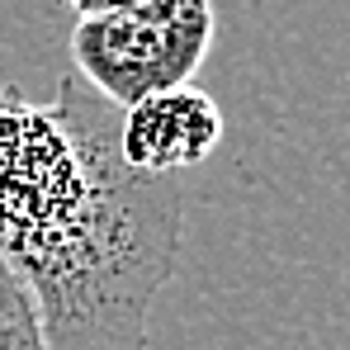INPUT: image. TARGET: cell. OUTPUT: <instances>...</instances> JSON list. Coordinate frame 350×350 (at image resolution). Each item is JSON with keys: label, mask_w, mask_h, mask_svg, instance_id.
I'll list each match as a JSON object with an SVG mask.
<instances>
[{"label": "cell", "mask_w": 350, "mask_h": 350, "mask_svg": "<svg viewBox=\"0 0 350 350\" xmlns=\"http://www.w3.org/2000/svg\"><path fill=\"white\" fill-rule=\"evenodd\" d=\"M180 232V175L133 171L118 109L76 71L53 105L0 90V256L33 293L48 350H147Z\"/></svg>", "instance_id": "cell-1"}, {"label": "cell", "mask_w": 350, "mask_h": 350, "mask_svg": "<svg viewBox=\"0 0 350 350\" xmlns=\"http://www.w3.org/2000/svg\"><path fill=\"white\" fill-rule=\"evenodd\" d=\"M76 14H105V10H118V5H137V0H66Z\"/></svg>", "instance_id": "cell-5"}, {"label": "cell", "mask_w": 350, "mask_h": 350, "mask_svg": "<svg viewBox=\"0 0 350 350\" xmlns=\"http://www.w3.org/2000/svg\"><path fill=\"white\" fill-rule=\"evenodd\" d=\"M213 0H137L105 14H76L71 71L114 109L189 85L213 48Z\"/></svg>", "instance_id": "cell-2"}, {"label": "cell", "mask_w": 350, "mask_h": 350, "mask_svg": "<svg viewBox=\"0 0 350 350\" xmlns=\"http://www.w3.org/2000/svg\"><path fill=\"white\" fill-rule=\"evenodd\" d=\"M223 133L228 123L218 100L194 81L142 95L128 109H118V152L142 175H185L204 166L218 152Z\"/></svg>", "instance_id": "cell-3"}, {"label": "cell", "mask_w": 350, "mask_h": 350, "mask_svg": "<svg viewBox=\"0 0 350 350\" xmlns=\"http://www.w3.org/2000/svg\"><path fill=\"white\" fill-rule=\"evenodd\" d=\"M0 350H48L38 303L5 256H0Z\"/></svg>", "instance_id": "cell-4"}]
</instances>
